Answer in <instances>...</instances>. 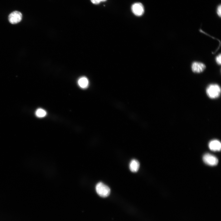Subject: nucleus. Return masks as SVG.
<instances>
[{
    "label": "nucleus",
    "mask_w": 221,
    "mask_h": 221,
    "mask_svg": "<svg viewBox=\"0 0 221 221\" xmlns=\"http://www.w3.org/2000/svg\"><path fill=\"white\" fill-rule=\"evenodd\" d=\"M207 94L209 97L211 99H216L219 96L221 93V88L219 86L216 84L210 85L207 88Z\"/></svg>",
    "instance_id": "nucleus-1"
},
{
    "label": "nucleus",
    "mask_w": 221,
    "mask_h": 221,
    "mask_svg": "<svg viewBox=\"0 0 221 221\" xmlns=\"http://www.w3.org/2000/svg\"><path fill=\"white\" fill-rule=\"evenodd\" d=\"M97 193L100 197H106L109 196L110 191V188L103 183L100 182L97 185L96 187Z\"/></svg>",
    "instance_id": "nucleus-2"
},
{
    "label": "nucleus",
    "mask_w": 221,
    "mask_h": 221,
    "mask_svg": "<svg viewBox=\"0 0 221 221\" xmlns=\"http://www.w3.org/2000/svg\"><path fill=\"white\" fill-rule=\"evenodd\" d=\"M22 18L21 13L18 11H15L11 13L8 17L9 22L13 24H16L20 22Z\"/></svg>",
    "instance_id": "nucleus-3"
},
{
    "label": "nucleus",
    "mask_w": 221,
    "mask_h": 221,
    "mask_svg": "<svg viewBox=\"0 0 221 221\" xmlns=\"http://www.w3.org/2000/svg\"><path fill=\"white\" fill-rule=\"evenodd\" d=\"M203 159L206 164L212 166L216 165L218 162V159L216 157L209 153L205 154Z\"/></svg>",
    "instance_id": "nucleus-4"
},
{
    "label": "nucleus",
    "mask_w": 221,
    "mask_h": 221,
    "mask_svg": "<svg viewBox=\"0 0 221 221\" xmlns=\"http://www.w3.org/2000/svg\"><path fill=\"white\" fill-rule=\"evenodd\" d=\"M132 10L133 13L138 16H142L144 12V7L140 3L134 4L132 7Z\"/></svg>",
    "instance_id": "nucleus-5"
},
{
    "label": "nucleus",
    "mask_w": 221,
    "mask_h": 221,
    "mask_svg": "<svg viewBox=\"0 0 221 221\" xmlns=\"http://www.w3.org/2000/svg\"><path fill=\"white\" fill-rule=\"evenodd\" d=\"M206 68L205 65L202 63L194 62L192 65V71L195 73H200L203 72Z\"/></svg>",
    "instance_id": "nucleus-6"
},
{
    "label": "nucleus",
    "mask_w": 221,
    "mask_h": 221,
    "mask_svg": "<svg viewBox=\"0 0 221 221\" xmlns=\"http://www.w3.org/2000/svg\"><path fill=\"white\" fill-rule=\"evenodd\" d=\"M209 147L212 151L214 152L219 151L221 149L220 142L217 140H213L209 143Z\"/></svg>",
    "instance_id": "nucleus-7"
},
{
    "label": "nucleus",
    "mask_w": 221,
    "mask_h": 221,
    "mask_svg": "<svg viewBox=\"0 0 221 221\" xmlns=\"http://www.w3.org/2000/svg\"><path fill=\"white\" fill-rule=\"evenodd\" d=\"M139 167L140 163L138 160L133 159L131 161L130 165V168L132 172H137Z\"/></svg>",
    "instance_id": "nucleus-8"
},
{
    "label": "nucleus",
    "mask_w": 221,
    "mask_h": 221,
    "mask_svg": "<svg viewBox=\"0 0 221 221\" xmlns=\"http://www.w3.org/2000/svg\"><path fill=\"white\" fill-rule=\"evenodd\" d=\"M79 86L82 88H87L89 85L88 79L85 77H82L80 78L78 81Z\"/></svg>",
    "instance_id": "nucleus-9"
},
{
    "label": "nucleus",
    "mask_w": 221,
    "mask_h": 221,
    "mask_svg": "<svg viewBox=\"0 0 221 221\" xmlns=\"http://www.w3.org/2000/svg\"><path fill=\"white\" fill-rule=\"evenodd\" d=\"M47 114L45 110L42 108H39L36 110L35 115L37 117L39 118H43L45 117Z\"/></svg>",
    "instance_id": "nucleus-10"
},
{
    "label": "nucleus",
    "mask_w": 221,
    "mask_h": 221,
    "mask_svg": "<svg viewBox=\"0 0 221 221\" xmlns=\"http://www.w3.org/2000/svg\"><path fill=\"white\" fill-rule=\"evenodd\" d=\"M216 13L218 16L219 17L221 16V5H218L216 8Z\"/></svg>",
    "instance_id": "nucleus-11"
},
{
    "label": "nucleus",
    "mask_w": 221,
    "mask_h": 221,
    "mask_svg": "<svg viewBox=\"0 0 221 221\" xmlns=\"http://www.w3.org/2000/svg\"><path fill=\"white\" fill-rule=\"evenodd\" d=\"M107 0H91V2L95 5H98L101 2H105Z\"/></svg>",
    "instance_id": "nucleus-12"
},
{
    "label": "nucleus",
    "mask_w": 221,
    "mask_h": 221,
    "mask_svg": "<svg viewBox=\"0 0 221 221\" xmlns=\"http://www.w3.org/2000/svg\"><path fill=\"white\" fill-rule=\"evenodd\" d=\"M221 54H220L216 56V63L219 65H220L221 63Z\"/></svg>",
    "instance_id": "nucleus-13"
}]
</instances>
